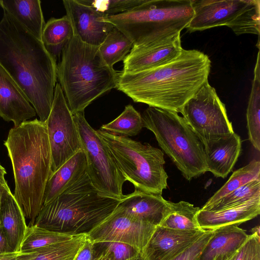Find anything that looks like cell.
<instances>
[{
    "instance_id": "6da1fadb",
    "label": "cell",
    "mask_w": 260,
    "mask_h": 260,
    "mask_svg": "<svg viewBox=\"0 0 260 260\" xmlns=\"http://www.w3.org/2000/svg\"><path fill=\"white\" fill-rule=\"evenodd\" d=\"M0 66L24 93L39 120L46 121L57 81L56 59L5 12L0 20Z\"/></svg>"
},
{
    "instance_id": "7a4b0ae2",
    "label": "cell",
    "mask_w": 260,
    "mask_h": 260,
    "mask_svg": "<svg viewBox=\"0 0 260 260\" xmlns=\"http://www.w3.org/2000/svg\"><path fill=\"white\" fill-rule=\"evenodd\" d=\"M211 67L210 59L203 52L183 49L178 56L162 65L119 72L116 88L135 102L178 113L208 81Z\"/></svg>"
},
{
    "instance_id": "3957f363",
    "label": "cell",
    "mask_w": 260,
    "mask_h": 260,
    "mask_svg": "<svg viewBox=\"0 0 260 260\" xmlns=\"http://www.w3.org/2000/svg\"><path fill=\"white\" fill-rule=\"evenodd\" d=\"M13 171V196L28 224H34L52 174V156L46 121L37 118L9 131L4 143Z\"/></svg>"
},
{
    "instance_id": "277c9868",
    "label": "cell",
    "mask_w": 260,
    "mask_h": 260,
    "mask_svg": "<svg viewBox=\"0 0 260 260\" xmlns=\"http://www.w3.org/2000/svg\"><path fill=\"white\" fill-rule=\"evenodd\" d=\"M99 47L73 35L62 49L57 79L73 114L116 88L119 72L106 63Z\"/></svg>"
},
{
    "instance_id": "5b68a950",
    "label": "cell",
    "mask_w": 260,
    "mask_h": 260,
    "mask_svg": "<svg viewBox=\"0 0 260 260\" xmlns=\"http://www.w3.org/2000/svg\"><path fill=\"white\" fill-rule=\"evenodd\" d=\"M120 201L102 194L86 172L56 198L43 205L34 224L73 236L87 234L113 212Z\"/></svg>"
},
{
    "instance_id": "8992f818",
    "label": "cell",
    "mask_w": 260,
    "mask_h": 260,
    "mask_svg": "<svg viewBox=\"0 0 260 260\" xmlns=\"http://www.w3.org/2000/svg\"><path fill=\"white\" fill-rule=\"evenodd\" d=\"M193 14L191 0H144L129 11L101 20L120 30L133 46H139L180 34Z\"/></svg>"
},
{
    "instance_id": "52a82bcc",
    "label": "cell",
    "mask_w": 260,
    "mask_h": 260,
    "mask_svg": "<svg viewBox=\"0 0 260 260\" xmlns=\"http://www.w3.org/2000/svg\"><path fill=\"white\" fill-rule=\"evenodd\" d=\"M141 115L143 127L154 134L159 146L186 180L207 172L203 144L182 116L150 106Z\"/></svg>"
},
{
    "instance_id": "ba28073f",
    "label": "cell",
    "mask_w": 260,
    "mask_h": 260,
    "mask_svg": "<svg viewBox=\"0 0 260 260\" xmlns=\"http://www.w3.org/2000/svg\"><path fill=\"white\" fill-rule=\"evenodd\" d=\"M119 171L135 190L162 195L168 176L164 168V152L148 143L96 131Z\"/></svg>"
},
{
    "instance_id": "9c48e42d",
    "label": "cell",
    "mask_w": 260,
    "mask_h": 260,
    "mask_svg": "<svg viewBox=\"0 0 260 260\" xmlns=\"http://www.w3.org/2000/svg\"><path fill=\"white\" fill-rule=\"evenodd\" d=\"M194 12L186 28L192 32L226 26L237 36L259 35V0H191Z\"/></svg>"
},
{
    "instance_id": "30bf717a",
    "label": "cell",
    "mask_w": 260,
    "mask_h": 260,
    "mask_svg": "<svg viewBox=\"0 0 260 260\" xmlns=\"http://www.w3.org/2000/svg\"><path fill=\"white\" fill-rule=\"evenodd\" d=\"M73 115L86 157V174L91 182L102 194L122 200L126 179L96 131L86 120L84 112Z\"/></svg>"
},
{
    "instance_id": "8fae6325",
    "label": "cell",
    "mask_w": 260,
    "mask_h": 260,
    "mask_svg": "<svg viewBox=\"0 0 260 260\" xmlns=\"http://www.w3.org/2000/svg\"><path fill=\"white\" fill-rule=\"evenodd\" d=\"M180 113L202 143L234 133L225 105L208 81L184 104Z\"/></svg>"
},
{
    "instance_id": "7c38bea8",
    "label": "cell",
    "mask_w": 260,
    "mask_h": 260,
    "mask_svg": "<svg viewBox=\"0 0 260 260\" xmlns=\"http://www.w3.org/2000/svg\"><path fill=\"white\" fill-rule=\"evenodd\" d=\"M52 156V173L82 149L72 113L59 83H56L52 108L46 121Z\"/></svg>"
},
{
    "instance_id": "4fadbf2b",
    "label": "cell",
    "mask_w": 260,
    "mask_h": 260,
    "mask_svg": "<svg viewBox=\"0 0 260 260\" xmlns=\"http://www.w3.org/2000/svg\"><path fill=\"white\" fill-rule=\"evenodd\" d=\"M157 226L133 217L118 205L111 215L86 235L93 243L121 242L142 253Z\"/></svg>"
},
{
    "instance_id": "5bb4252c",
    "label": "cell",
    "mask_w": 260,
    "mask_h": 260,
    "mask_svg": "<svg viewBox=\"0 0 260 260\" xmlns=\"http://www.w3.org/2000/svg\"><path fill=\"white\" fill-rule=\"evenodd\" d=\"M62 2L72 25L73 35L86 44L99 47L114 26L101 20L105 16L103 14L78 0Z\"/></svg>"
},
{
    "instance_id": "9a60e30c",
    "label": "cell",
    "mask_w": 260,
    "mask_h": 260,
    "mask_svg": "<svg viewBox=\"0 0 260 260\" xmlns=\"http://www.w3.org/2000/svg\"><path fill=\"white\" fill-rule=\"evenodd\" d=\"M182 49L180 34L165 40L133 46L123 60L122 71H139L162 65L178 56Z\"/></svg>"
},
{
    "instance_id": "2e32d148",
    "label": "cell",
    "mask_w": 260,
    "mask_h": 260,
    "mask_svg": "<svg viewBox=\"0 0 260 260\" xmlns=\"http://www.w3.org/2000/svg\"><path fill=\"white\" fill-rule=\"evenodd\" d=\"M206 231H181L157 226L142 255L145 260H172Z\"/></svg>"
},
{
    "instance_id": "e0dca14e",
    "label": "cell",
    "mask_w": 260,
    "mask_h": 260,
    "mask_svg": "<svg viewBox=\"0 0 260 260\" xmlns=\"http://www.w3.org/2000/svg\"><path fill=\"white\" fill-rule=\"evenodd\" d=\"M36 114L24 93L0 66V116L16 127Z\"/></svg>"
},
{
    "instance_id": "ac0fdd59",
    "label": "cell",
    "mask_w": 260,
    "mask_h": 260,
    "mask_svg": "<svg viewBox=\"0 0 260 260\" xmlns=\"http://www.w3.org/2000/svg\"><path fill=\"white\" fill-rule=\"evenodd\" d=\"M207 171L225 178L232 170L241 151V141L235 133L203 143Z\"/></svg>"
},
{
    "instance_id": "d6986e66",
    "label": "cell",
    "mask_w": 260,
    "mask_h": 260,
    "mask_svg": "<svg viewBox=\"0 0 260 260\" xmlns=\"http://www.w3.org/2000/svg\"><path fill=\"white\" fill-rule=\"evenodd\" d=\"M260 213V197L222 209L209 211L201 208L197 214L200 227L204 231L240 224L251 220Z\"/></svg>"
},
{
    "instance_id": "ffe728a7",
    "label": "cell",
    "mask_w": 260,
    "mask_h": 260,
    "mask_svg": "<svg viewBox=\"0 0 260 260\" xmlns=\"http://www.w3.org/2000/svg\"><path fill=\"white\" fill-rule=\"evenodd\" d=\"M170 204L162 195L135 190L125 195L118 206L133 217L158 226Z\"/></svg>"
},
{
    "instance_id": "44dd1931",
    "label": "cell",
    "mask_w": 260,
    "mask_h": 260,
    "mask_svg": "<svg viewBox=\"0 0 260 260\" xmlns=\"http://www.w3.org/2000/svg\"><path fill=\"white\" fill-rule=\"evenodd\" d=\"M86 157L81 149L51 174L45 188L43 205L51 202L75 183L86 172Z\"/></svg>"
},
{
    "instance_id": "7402d4cb",
    "label": "cell",
    "mask_w": 260,
    "mask_h": 260,
    "mask_svg": "<svg viewBox=\"0 0 260 260\" xmlns=\"http://www.w3.org/2000/svg\"><path fill=\"white\" fill-rule=\"evenodd\" d=\"M0 222L10 251H18L27 228L23 213L10 189L2 196Z\"/></svg>"
},
{
    "instance_id": "603a6c76",
    "label": "cell",
    "mask_w": 260,
    "mask_h": 260,
    "mask_svg": "<svg viewBox=\"0 0 260 260\" xmlns=\"http://www.w3.org/2000/svg\"><path fill=\"white\" fill-rule=\"evenodd\" d=\"M249 235L238 225H233L215 229L203 250L199 260H222L235 253Z\"/></svg>"
},
{
    "instance_id": "cb8c5ba5",
    "label": "cell",
    "mask_w": 260,
    "mask_h": 260,
    "mask_svg": "<svg viewBox=\"0 0 260 260\" xmlns=\"http://www.w3.org/2000/svg\"><path fill=\"white\" fill-rule=\"evenodd\" d=\"M0 7L25 29L42 41L45 24L40 0H1Z\"/></svg>"
},
{
    "instance_id": "d4e9b609",
    "label": "cell",
    "mask_w": 260,
    "mask_h": 260,
    "mask_svg": "<svg viewBox=\"0 0 260 260\" xmlns=\"http://www.w3.org/2000/svg\"><path fill=\"white\" fill-rule=\"evenodd\" d=\"M200 209L188 202H171L169 210L158 226L181 231H204L197 220Z\"/></svg>"
},
{
    "instance_id": "484cf974",
    "label": "cell",
    "mask_w": 260,
    "mask_h": 260,
    "mask_svg": "<svg viewBox=\"0 0 260 260\" xmlns=\"http://www.w3.org/2000/svg\"><path fill=\"white\" fill-rule=\"evenodd\" d=\"M260 56L258 51L254 69L252 88L246 112L248 139L257 151H260Z\"/></svg>"
},
{
    "instance_id": "4316f807",
    "label": "cell",
    "mask_w": 260,
    "mask_h": 260,
    "mask_svg": "<svg viewBox=\"0 0 260 260\" xmlns=\"http://www.w3.org/2000/svg\"><path fill=\"white\" fill-rule=\"evenodd\" d=\"M73 36V29L69 17L66 15L59 18H51L45 24L42 41L56 58L64 45Z\"/></svg>"
},
{
    "instance_id": "83f0119b",
    "label": "cell",
    "mask_w": 260,
    "mask_h": 260,
    "mask_svg": "<svg viewBox=\"0 0 260 260\" xmlns=\"http://www.w3.org/2000/svg\"><path fill=\"white\" fill-rule=\"evenodd\" d=\"M133 47L131 41L114 26L99 49L106 63L113 68L114 64L125 59Z\"/></svg>"
},
{
    "instance_id": "f1b7e54d",
    "label": "cell",
    "mask_w": 260,
    "mask_h": 260,
    "mask_svg": "<svg viewBox=\"0 0 260 260\" xmlns=\"http://www.w3.org/2000/svg\"><path fill=\"white\" fill-rule=\"evenodd\" d=\"M75 236L50 231L35 224H28L19 251L32 252L40 248L70 240Z\"/></svg>"
},
{
    "instance_id": "f546056e",
    "label": "cell",
    "mask_w": 260,
    "mask_h": 260,
    "mask_svg": "<svg viewBox=\"0 0 260 260\" xmlns=\"http://www.w3.org/2000/svg\"><path fill=\"white\" fill-rule=\"evenodd\" d=\"M143 127L141 114L131 105L111 122L103 125L101 129L111 134L124 137L138 135Z\"/></svg>"
},
{
    "instance_id": "4dcf8cb0",
    "label": "cell",
    "mask_w": 260,
    "mask_h": 260,
    "mask_svg": "<svg viewBox=\"0 0 260 260\" xmlns=\"http://www.w3.org/2000/svg\"><path fill=\"white\" fill-rule=\"evenodd\" d=\"M86 239V234H81L70 240L40 248L36 250L37 254L31 260H74Z\"/></svg>"
},
{
    "instance_id": "1f68e13d",
    "label": "cell",
    "mask_w": 260,
    "mask_h": 260,
    "mask_svg": "<svg viewBox=\"0 0 260 260\" xmlns=\"http://www.w3.org/2000/svg\"><path fill=\"white\" fill-rule=\"evenodd\" d=\"M258 178H260V161L253 159L246 166L234 171L227 182L207 201L202 208L211 205L239 187Z\"/></svg>"
},
{
    "instance_id": "d6a6232c",
    "label": "cell",
    "mask_w": 260,
    "mask_h": 260,
    "mask_svg": "<svg viewBox=\"0 0 260 260\" xmlns=\"http://www.w3.org/2000/svg\"><path fill=\"white\" fill-rule=\"evenodd\" d=\"M260 197V178L253 180L232 191L211 205L201 208L214 211L240 204Z\"/></svg>"
},
{
    "instance_id": "836d02e7",
    "label": "cell",
    "mask_w": 260,
    "mask_h": 260,
    "mask_svg": "<svg viewBox=\"0 0 260 260\" xmlns=\"http://www.w3.org/2000/svg\"><path fill=\"white\" fill-rule=\"evenodd\" d=\"M105 16L120 14L141 4L144 0H78Z\"/></svg>"
},
{
    "instance_id": "e575fe53",
    "label": "cell",
    "mask_w": 260,
    "mask_h": 260,
    "mask_svg": "<svg viewBox=\"0 0 260 260\" xmlns=\"http://www.w3.org/2000/svg\"><path fill=\"white\" fill-rule=\"evenodd\" d=\"M96 243L109 253L112 260H130L141 253L136 248L123 243L104 242Z\"/></svg>"
},
{
    "instance_id": "d590c367",
    "label": "cell",
    "mask_w": 260,
    "mask_h": 260,
    "mask_svg": "<svg viewBox=\"0 0 260 260\" xmlns=\"http://www.w3.org/2000/svg\"><path fill=\"white\" fill-rule=\"evenodd\" d=\"M234 260H260V235L252 233L235 252Z\"/></svg>"
},
{
    "instance_id": "8d00e7d4",
    "label": "cell",
    "mask_w": 260,
    "mask_h": 260,
    "mask_svg": "<svg viewBox=\"0 0 260 260\" xmlns=\"http://www.w3.org/2000/svg\"><path fill=\"white\" fill-rule=\"evenodd\" d=\"M215 230H207L190 246L172 260H199L200 255Z\"/></svg>"
},
{
    "instance_id": "74e56055",
    "label": "cell",
    "mask_w": 260,
    "mask_h": 260,
    "mask_svg": "<svg viewBox=\"0 0 260 260\" xmlns=\"http://www.w3.org/2000/svg\"><path fill=\"white\" fill-rule=\"evenodd\" d=\"M98 252L95 250L94 244L87 239L74 260H92Z\"/></svg>"
},
{
    "instance_id": "f35d334b",
    "label": "cell",
    "mask_w": 260,
    "mask_h": 260,
    "mask_svg": "<svg viewBox=\"0 0 260 260\" xmlns=\"http://www.w3.org/2000/svg\"><path fill=\"white\" fill-rule=\"evenodd\" d=\"M36 254V250L29 252L21 251L7 252L0 253V260H31Z\"/></svg>"
},
{
    "instance_id": "ab89813d",
    "label": "cell",
    "mask_w": 260,
    "mask_h": 260,
    "mask_svg": "<svg viewBox=\"0 0 260 260\" xmlns=\"http://www.w3.org/2000/svg\"><path fill=\"white\" fill-rule=\"evenodd\" d=\"M10 252L6 235L0 222V253Z\"/></svg>"
},
{
    "instance_id": "60d3db41",
    "label": "cell",
    "mask_w": 260,
    "mask_h": 260,
    "mask_svg": "<svg viewBox=\"0 0 260 260\" xmlns=\"http://www.w3.org/2000/svg\"><path fill=\"white\" fill-rule=\"evenodd\" d=\"M6 174L7 172L5 169L0 164V187L9 188L5 178Z\"/></svg>"
},
{
    "instance_id": "b9f144b4",
    "label": "cell",
    "mask_w": 260,
    "mask_h": 260,
    "mask_svg": "<svg viewBox=\"0 0 260 260\" xmlns=\"http://www.w3.org/2000/svg\"><path fill=\"white\" fill-rule=\"evenodd\" d=\"M9 189H10V188H3V187H0V207H1V202H2V196H3L4 192L5 191H6L7 190H9Z\"/></svg>"
},
{
    "instance_id": "7bdbcfd3",
    "label": "cell",
    "mask_w": 260,
    "mask_h": 260,
    "mask_svg": "<svg viewBox=\"0 0 260 260\" xmlns=\"http://www.w3.org/2000/svg\"><path fill=\"white\" fill-rule=\"evenodd\" d=\"M252 233H256L258 235H260V230H259V226H256L254 228L251 229V234Z\"/></svg>"
},
{
    "instance_id": "ee69618b",
    "label": "cell",
    "mask_w": 260,
    "mask_h": 260,
    "mask_svg": "<svg viewBox=\"0 0 260 260\" xmlns=\"http://www.w3.org/2000/svg\"><path fill=\"white\" fill-rule=\"evenodd\" d=\"M130 260H145L143 256L142 255V253H140L135 258L131 259Z\"/></svg>"
},
{
    "instance_id": "f6af8a7d",
    "label": "cell",
    "mask_w": 260,
    "mask_h": 260,
    "mask_svg": "<svg viewBox=\"0 0 260 260\" xmlns=\"http://www.w3.org/2000/svg\"><path fill=\"white\" fill-rule=\"evenodd\" d=\"M234 254L235 253H234L232 255H231L230 256L224 259H222V260H234Z\"/></svg>"
}]
</instances>
